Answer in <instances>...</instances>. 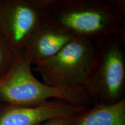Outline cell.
I'll use <instances>...</instances> for the list:
<instances>
[{
	"label": "cell",
	"instance_id": "7a4b0ae2",
	"mask_svg": "<svg viewBox=\"0 0 125 125\" xmlns=\"http://www.w3.org/2000/svg\"><path fill=\"white\" fill-rule=\"evenodd\" d=\"M52 100L81 107H90L92 103L84 87H53L38 80L34 75L31 64L19 54L0 81V103L35 106Z\"/></svg>",
	"mask_w": 125,
	"mask_h": 125
},
{
	"label": "cell",
	"instance_id": "3957f363",
	"mask_svg": "<svg viewBox=\"0 0 125 125\" xmlns=\"http://www.w3.org/2000/svg\"><path fill=\"white\" fill-rule=\"evenodd\" d=\"M125 37L118 35L96 42L94 59L83 86L94 105L125 98Z\"/></svg>",
	"mask_w": 125,
	"mask_h": 125
},
{
	"label": "cell",
	"instance_id": "52a82bcc",
	"mask_svg": "<svg viewBox=\"0 0 125 125\" xmlns=\"http://www.w3.org/2000/svg\"><path fill=\"white\" fill-rule=\"evenodd\" d=\"M76 37L43 21L22 55L31 65L38 64L57 54Z\"/></svg>",
	"mask_w": 125,
	"mask_h": 125
},
{
	"label": "cell",
	"instance_id": "8992f818",
	"mask_svg": "<svg viewBox=\"0 0 125 125\" xmlns=\"http://www.w3.org/2000/svg\"><path fill=\"white\" fill-rule=\"evenodd\" d=\"M89 107L74 105L59 100L35 106L0 103V125H40L53 119L80 114Z\"/></svg>",
	"mask_w": 125,
	"mask_h": 125
},
{
	"label": "cell",
	"instance_id": "9c48e42d",
	"mask_svg": "<svg viewBox=\"0 0 125 125\" xmlns=\"http://www.w3.org/2000/svg\"><path fill=\"white\" fill-rule=\"evenodd\" d=\"M19 55L0 32V81L9 71Z\"/></svg>",
	"mask_w": 125,
	"mask_h": 125
},
{
	"label": "cell",
	"instance_id": "5b68a950",
	"mask_svg": "<svg viewBox=\"0 0 125 125\" xmlns=\"http://www.w3.org/2000/svg\"><path fill=\"white\" fill-rule=\"evenodd\" d=\"M42 23L34 0H0V32L18 54H23Z\"/></svg>",
	"mask_w": 125,
	"mask_h": 125
},
{
	"label": "cell",
	"instance_id": "6da1fadb",
	"mask_svg": "<svg viewBox=\"0 0 125 125\" xmlns=\"http://www.w3.org/2000/svg\"><path fill=\"white\" fill-rule=\"evenodd\" d=\"M43 21L94 42L125 37V0H34Z\"/></svg>",
	"mask_w": 125,
	"mask_h": 125
},
{
	"label": "cell",
	"instance_id": "30bf717a",
	"mask_svg": "<svg viewBox=\"0 0 125 125\" xmlns=\"http://www.w3.org/2000/svg\"><path fill=\"white\" fill-rule=\"evenodd\" d=\"M78 114L53 119L40 125H72L75 118Z\"/></svg>",
	"mask_w": 125,
	"mask_h": 125
},
{
	"label": "cell",
	"instance_id": "277c9868",
	"mask_svg": "<svg viewBox=\"0 0 125 125\" xmlns=\"http://www.w3.org/2000/svg\"><path fill=\"white\" fill-rule=\"evenodd\" d=\"M96 42L75 38L57 54L34 66L43 82L53 87H83L91 70Z\"/></svg>",
	"mask_w": 125,
	"mask_h": 125
},
{
	"label": "cell",
	"instance_id": "ba28073f",
	"mask_svg": "<svg viewBox=\"0 0 125 125\" xmlns=\"http://www.w3.org/2000/svg\"><path fill=\"white\" fill-rule=\"evenodd\" d=\"M72 125H125V98L89 107L76 115Z\"/></svg>",
	"mask_w": 125,
	"mask_h": 125
}]
</instances>
